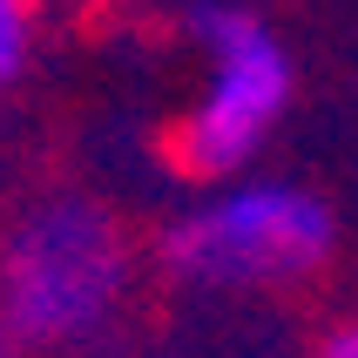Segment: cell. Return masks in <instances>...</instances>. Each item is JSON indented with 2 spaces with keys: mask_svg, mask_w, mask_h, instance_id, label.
<instances>
[{
  "mask_svg": "<svg viewBox=\"0 0 358 358\" xmlns=\"http://www.w3.org/2000/svg\"><path fill=\"white\" fill-rule=\"evenodd\" d=\"M142 250L88 189H41L0 230V324L20 352L95 345L129 311Z\"/></svg>",
  "mask_w": 358,
  "mask_h": 358,
  "instance_id": "obj_1",
  "label": "cell"
},
{
  "mask_svg": "<svg viewBox=\"0 0 358 358\" xmlns=\"http://www.w3.org/2000/svg\"><path fill=\"white\" fill-rule=\"evenodd\" d=\"M156 271L196 298H257L324 278L338 257V210L298 176L243 169L203 182L156 230Z\"/></svg>",
  "mask_w": 358,
  "mask_h": 358,
  "instance_id": "obj_2",
  "label": "cell"
},
{
  "mask_svg": "<svg viewBox=\"0 0 358 358\" xmlns=\"http://www.w3.org/2000/svg\"><path fill=\"white\" fill-rule=\"evenodd\" d=\"M189 48H196V95L169 122V169L189 182H223L257 169L278 142L291 101H298V61L291 41L250 7V0H196L189 7Z\"/></svg>",
  "mask_w": 358,
  "mask_h": 358,
  "instance_id": "obj_3",
  "label": "cell"
},
{
  "mask_svg": "<svg viewBox=\"0 0 358 358\" xmlns=\"http://www.w3.org/2000/svg\"><path fill=\"white\" fill-rule=\"evenodd\" d=\"M41 27H48V7H41V0H0V108L27 88V75H34Z\"/></svg>",
  "mask_w": 358,
  "mask_h": 358,
  "instance_id": "obj_4",
  "label": "cell"
},
{
  "mask_svg": "<svg viewBox=\"0 0 358 358\" xmlns=\"http://www.w3.org/2000/svg\"><path fill=\"white\" fill-rule=\"evenodd\" d=\"M318 358H358V311H352V318H338V324H324Z\"/></svg>",
  "mask_w": 358,
  "mask_h": 358,
  "instance_id": "obj_5",
  "label": "cell"
},
{
  "mask_svg": "<svg viewBox=\"0 0 358 358\" xmlns=\"http://www.w3.org/2000/svg\"><path fill=\"white\" fill-rule=\"evenodd\" d=\"M0 358H20V345H14V331L0 324Z\"/></svg>",
  "mask_w": 358,
  "mask_h": 358,
  "instance_id": "obj_6",
  "label": "cell"
}]
</instances>
